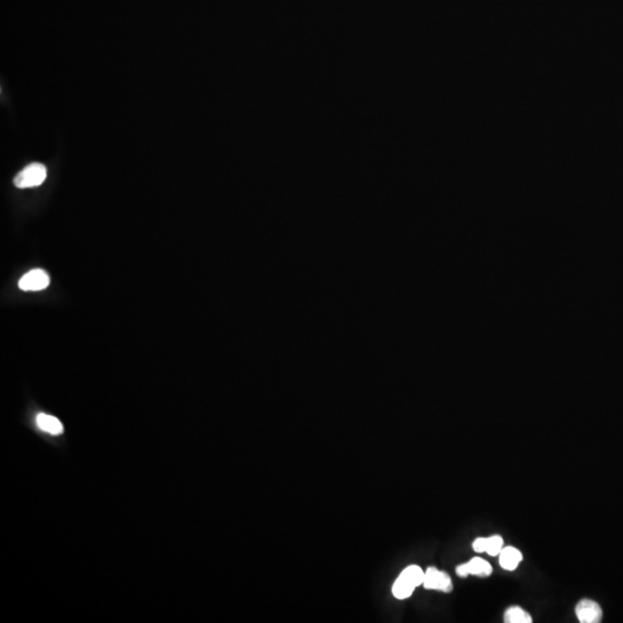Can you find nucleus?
<instances>
[{"label": "nucleus", "mask_w": 623, "mask_h": 623, "mask_svg": "<svg viewBox=\"0 0 623 623\" xmlns=\"http://www.w3.org/2000/svg\"><path fill=\"white\" fill-rule=\"evenodd\" d=\"M47 168L43 164L32 163L25 167L14 178V185L18 189H30L42 185L47 179Z\"/></svg>", "instance_id": "f257e3e1"}, {"label": "nucleus", "mask_w": 623, "mask_h": 623, "mask_svg": "<svg viewBox=\"0 0 623 623\" xmlns=\"http://www.w3.org/2000/svg\"><path fill=\"white\" fill-rule=\"evenodd\" d=\"M425 589L427 590H439L442 592L452 591V578L445 571L436 569L435 567H430L425 571L424 582H423Z\"/></svg>", "instance_id": "f03ea898"}, {"label": "nucleus", "mask_w": 623, "mask_h": 623, "mask_svg": "<svg viewBox=\"0 0 623 623\" xmlns=\"http://www.w3.org/2000/svg\"><path fill=\"white\" fill-rule=\"evenodd\" d=\"M580 623H599L602 620V609L598 602L591 599H582L575 609Z\"/></svg>", "instance_id": "7ed1b4c3"}, {"label": "nucleus", "mask_w": 623, "mask_h": 623, "mask_svg": "<svg viewBox=\"0 0 623 623\" xmlns=\"http://www.w3.org/2000/svg\"><path fill=\"white\" fill-rule=\"evenodd\" d=\"M50 284V277L42 269H34L22 276L19 281V288L22 291H41Z\"/></svg>", "instance_id": "20e7f679"}, {"label": "nucleus", "mask_w": 623, "mask_h": 623, "mask_svg": "<svg viewBox=\"0 0 623 623\" xmlns=\"http://www.w3.org/2000/svg\"><path fill=\"white\" fill-rule=\"evenodd\" d=\"M493 573V568L486 560L474 558L469 562L463 563L456 568V573L460 577L474 576L488 577Z\"/></svg>", "instance_id": "39448f33"}, {"label": "nucleus", "mask_w": 623, "mask_h": 623, "mask_svg": "<svg viewBox=\"0 0 623 623\" xmlns=\"http://www.w3.org/2000/svg\"><path fill=\"white\" fill-rule=\"evenodd\" d=\"M498 558H500V566L503 567V569L509 570V571L516 569L523 560V556L520 549H515L513 546L503 547L501 553L498 554Z\"/></svg>", "instance_id": "423d86ee"}, {"label": "nucleus", "mask_w": 623, "mask_h": 623, "mask_svg": "<svg viewBox=\"0 0 623 623\" xmlns=\"http://www.w3.org/2000/svg\"><path fill=\"white\" fill-rule=\"evenodd\" d=\"M36 424L42 431L47 432L49 434H61L64 431L63 424L59 419L50 414H45V413H39L36 418Z\"/></svg>", "instance_id": "0eeeda50"}, {"label": "nucleus", "mask_w": 623, "mask_h": 623, "mask_svg": "<svg viewBox=\"0 0 623 623\" xmlns=\"http://www.w3.org/2000/svg\"><path fill=\"white\" fill-rule=\"evenodd\" d=\"M534 621L532 616L518 606H511L505 613V622L506 623H531Z\"/></svg>", "instance_id": "6e6552de"}, {"label": "nucleus", "mask_w": 623, "mask_h": 623, "mask_svg": "<svg viewBox=\"0 0 623 623\" xmlns=\"http://www.w3.org/2000/svg\"><path fill=\"white\" fill-rule=\"evenodd\" d=\"M399 576L408 580L414 588H417L424 582L425 571L419 566H409L403 570Z\"/></svg>", "instance_id": "1a4fd4ad"}, {"label": "nucleus", "mask_w": 623, "mask_h": 623, "mask_svg": "<svg viewBox=\"0 0 623 623\" xmlns=\"http://www.w3.org/2000/svg\"><path fill=\"white\" fill-rule=\"evenodd\" d=\"M414 587L410 584L408 580H404L403 577L399 576L395 583L392 585V595H395L397 599L409 598L414 591Z\"/></svg>", "instance_id": "9d476101"}, {"label": "nucleus", "mask_w": 623, "mask_h": 623, "mask_svg": "<svg viewBox=\"0 0 623 623\" xmlns=\"http://www.w3.org/2000/svg\"><path fill=\"white\" fill-rule=\"evenodd\" d=\"M505 542H503V539L501 536H492V537H488V544H487V549H486V553L489 554L491 556H496L501 553L503 547H505Z\"/></svg>", "instance_id": "9b49d317"}, {"label": "nucleus", "mask_w": 623, "mask_h": 623, "mask_svg": "<svg viewBox=\"0 0 623 623\" xmlns=\"http://www.w3.org/2000/svg\"><path fill=\"white\" fill-rule=\"evenodd\" d=\"M488 538H477L472 544L474 552L486 553L487 549Z\"/></svg>", "instance_id": "f8f14e48"}]
</instances>
